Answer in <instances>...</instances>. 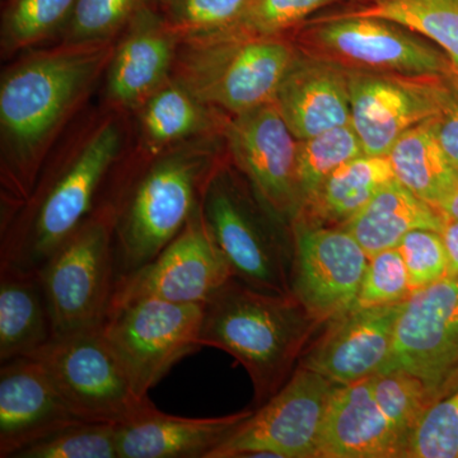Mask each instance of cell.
<instances>
[{"mask_svg": "<svg viewBox=\"0 0 458 458\" xmlns=\"http://www.w3.org/2000/svg\"><path fill=\"white\" fill-rule=\"evenodd\" d=\"M411 293L408 269L396 247L370 256L360 293L352 307L367 309L401 303Z\"/></svg>", "mask_w": 458, "mask_h": 458, "instance_id": "36", "label": "cell"}, {"mask_svg": "<svg viewBox=\"0 0 458 458\" xmlns=\"http://www.w3.org/2000/svg\"><path fill=\"white\" fill-rule=\"evenodd\" d=\"M426 382L433 403L458 385V276L412 292L403 302L386 370Z\"/></svg>", "mask_w": 458, "mask_h": 458, "instance_id": "13", "label": "cell"}, {"mask_svg": "<svg viewBox=\"0 0 458 458\" xmlns=\"http://www.w3.org/2000/svg\"><path fill=\"white\" fill-rule=\"evenodd\" d=\"M150 0H75L73 12L63 30L64 44H99L116 41L132 18Z\"/></svg>", "mask_w": 458, "mask_h": 458, "instance_id": "32", "label": "cell"}, {"mask_svg": "<svg viewBox=\"0 0 458 458\" xmlns=\"http://www.w3.org/2000/svg\"><path fill=\"white\" fill-rule=\"evenodd\" d=\"M438 210L445 218L458 221V181L454 188L451 190L450 194L447 195V198L439 205Z\"/></svg>", "mask_w": 458, "mask_h": 458, "instance_id": "41", "label": "cell"}, {"mask_svg": "<svg viewBox=\"0 0 458 458\" xmlns=\"http://www.w3.org/2000/svg\"><path fill=\"white\" fill-rule=\"evenodd\" d=\"M403 302L367 309L352 307L334 318L301 367L336 385L352 384L381 372L390 358Z\"/></svg>", "mask_w": 458, "mask_h": 458, "instance_id": "18", "label": "cell"}, {"mask_svg": "<svg viewBox=\"0 0 458 458\" xmlns=\"http://www.w3.org/2000/svg\"><path fill=\"white\" fill-rule=\"evenodd\" d=\"M291 293L315 321H333L360 293L369 256L343 227L292 222Z\"/></svg>", "mask_w": 458, "mask_h": 458, "instance_id": "14", "label": "cell"}, {"mask_svg": "<svg viewBox=\"0 0 458 458\" xmlns=\"http://www.w3.org/2000/svg\"><path fill=\"white\" fill-rule=\"evenodd\" d=\"M179 45L180 36L150 0L114 44L106 69L110 101L138 110L171 80Z\"/></svg>", "mask_w": 458, "mask_h": 458, "instance_id": "19", "label": "cell"}, {"mask_svg": "<svg viewBox=\"0 0 458 458\" xmlns=\"http://www.w3.org/2000/svg\"><path fill=\"white\" fill-rule=\"evenodd\" d=\"M274 102L297 140L349 125V72L297 51Z\"/></svg>", "mask_w": 458, "mask_h": 458, "instance_id": "20", "label": "cell"}, {"mask_svg": "<svg viewBox=\"0 0 458 458\" xmlns=\"http://www.w3.org/2000/svg\"><path fill=\"white\" fill-rule=\"evenodd\" d=\"M84 421L59 393L44 366L32 357L0 367V457L13 458L45 437Z\"/></svg>", "mask_w": 458, "mask_h": 458, "instance_id": "17", "label": "cell"}, {"mask_svg": "<svg viewBox=\"0 0 458 458\" xmlns=\"http://www.w3.org/2000/svg\"><path fill=\"white\" fill-rule=\"evenodd\" d=\"M405 442L377 403L369 377L336 386L328 401L316 457H405Z\"/></svg>", "mask_w": 458, "mask_h": 458, "instance_id": "21", "label": "cell"}, {"mask_svg": "<svg viewBox=\"0 0 458 458\" xmlns=\"http://www.w3.org/2000/svg\"><path fill=\"white\" fill-rule=\"evenodd\" d=\"M53 336L38 271L0 267V363L31 357Z\"/></svg>", "mask_w": 458, "mask_h": 458, "instance_id": "24", "label": "cell"}, {"mask_svg": "<svg viewBox=\"0 0 458 458\" xmlns=\"http://www.w3.org/2000/svg\"><path fill=\"white\" fill-rule=\"evenodd\" d=\"M119 123L106 122L65 164L38 181L2 229L0 267L38 271L98 207L99 192L122 152Z\"/></svg>", "mask_w": 458, "mask_h": 458, "instance_id": "3", "label": "cell"}, {"mask_svg": "<svg viewBox=\"0 0 458 458\" xmlns=\"http://www.w3.org/2000/svg\"><path fill=\"white\" fill-rule=\"evenodd\" d=\"M254 410L216 418H183L153 405L117 424L119 458H209Z\"/></svg>", "mask_w": 458, "mask_h": 458, "instance_id": "22", "label": "cell"}, {"mask_svg": "<svg viewBox=\"0 0 458 458\" xmlns=\"http://www.w3.org/2000/svg\"><path fill=\"white\" fill-rule=\"evenodd\" d=\"M369 379L379 409L408 448L410 438L433 405L426 382L403 369L379 372Z\"/></svg>", "mask_w": 458, "mask_h": 458, "instance_id": "31", "label": "cell"}, {"mask_svg": "<svg viewBox=\"0 0 458 458\" xmlns=\"http://www.w3.org/2000/svg\"><path fill=\"white\" fill-rule=\"evenodd\" d=\"M393 180L394 174L387 156L357 157L325 181L293 222L342 225Z\"/></svg>", "mask_w": 458, "mask_h": 458, "instance_id": "26", "label": "cell"}, {"mask_svg": "<svg viewBox=\"0 0 458 458\" xmlns=\"http://www.w3.org/2000/svg\"><path fill=\"white\" fill-rule=\"evenodd\" d=\"M441 234L448 254V276H458V221L445 218Z\"/></svg>", "mask_w": 458, "mask_h": 458, "instance_id": "40", "label": "cell"}, {"mask_svg": "<svg viewBox=\"0 0 458 458\" xmlns=\"http://www.w3.org/2000/svg\"><path fill=\"white\" fill-rule=\"evenodd\" d=\"M38 274L49 304L53 337L101 328L116 283L113 208L99 204Z\"/></svg>", "mask_w": 458, "mask_h": 458, "instance_id": "7", "label": "cell"}, {"mask_svg": "<svg viewBox=\"0 0 458 458\" xmlns=\"http://www.w3.org/2000/svg\"><path fill=\"white\" fill-rule=\"evenodd\" d=\"M445 221V216L438 209L394 179L339 227L346 229L370 258L385 250L396 249L415 229L441 233Z\"/></svg>", "mask_w": 458, "mask_h": 458, "instance_id": "25", "label": "cell"}, {"mask_svg": "<svg viewBox=\"0 0 458 458\" xmlns=\"http://www.w3.org/2000/svg\"><path fill=\"white\" fill-rule=\"evenodd\" d=\"M339 2L342 0H251L238 25L259 35H289L316 12Z\"/></svg>", "mask_w": 458, "mask_h": 458, "instance_id": "37", "label": "cell"}, {"mask_svg": "<svg viewBox=\"0 0 458 458\" xmlns=\"http://www.w3.org/2000/svg\"><path fill=\"white\" fill-rule=\"evenodd\" d=\"M289 36L302 55L349 72L454 75L441 47L381 18L324 14Z\"/></svg>", "mask_w": 458, "mask_h": 458, "instance_id": "8", "label": "cell"}, {"mask_svg": "<svg viewBox=\"0 0 458 458\" xmlns=\"http://www.w3.org/2000/svg\"><path fill=\"white\" fill-rule=\"evenodd\" d=\"M363 155V146L352 123L298 140L295 182L300 210L337 168Z\"/></svg>", "mask_w": 458, "mask_h": 458, "instance_id": "29", "label": "cell"}, {"mask_svg": "<svg viewBox=\"0 0 458 458\" xmlns=\"http://www.w3.org/2000/svg\"><path fill=\"white\" fill-rule=\"evenodd\" d=\"M75 0H3L0 44L11 55L62 35Z\"/></svg>", "mask_w": 458, "mask_h": 458, "instance_id": "30", "label": "cell"}, {"mask_svg": "<svg viewBox=\"0 0 458 458\" xmlns=\"http://www.w3.org/2000/svg\"><path fill=\"white\" fill-rule=\"evenodd\" d=\"M101 328L53 337L31 357L40 361L82 420L120 424L152 401L137 393Z\"/></svg>", "mask_w": 458, "mask_h": 458, "instance_id": "10", "label": "cell"}, {"mask_svg": "<svg viewBox=\"0 0 458 458\" xmlns=\"http://www.w3.org/2000/svg\"><path fill=\"white\" fill-rule=\"evenodd\" d=\"M231 278V269L205 225L200 204L188 225L153 260L116 280L111 307L140 298L205 304Z\"/></svg>", "mask_w": 458, "mask_h": 458, "instance_id": "15", "label": "cell"}, {"mask_svg": "<svg viewBox=\"0 0 458 458\" xmlns=\"http://www.w3.org/2000/svg\"><path fill=\"white\" fill-rule=\"evenodd\" d=\"M336 384L301 367L209 458H311Z\"/></svg>", "mask_w": 458, "mask_h": 458, "instance_id": "12", "label": "cell"}, {"mask_svg": "<svg viewBox=\"0 0 458 458\" xmlns=\"http://www.w3.org/2000/svg\"><path fill=\"white\" fill-rule=\"evenodd\" d=\"M114 41L62 44L9 66L0 82L2 182L5 203L22 207L54 135L113 56Z\"/></svg>", "mask_w": 458, "mask_h": 458, "instance_id": "1", "label": "cell"}, {"mask_svg": "<svg viewBox=\"0 0 458 458\" xmlns=\"http://www.w3.org/2000/svg\"><path fill=\"white\" fill-rule=\"evenodd\" d=\"M454 78L457 81L458 83V69H454Z\"/></svg>", "mask_w": 458, "mask_h": 458, "instance_id": "42", "label": "cell"}, {"mask_svg": "<svg viewBox=\"0 0 458 458\" xmlns=\"http://www.w3.org/2000/svg\"><path fill=\"white\" fill-rule=\"evenodd\" d=\"M204 304L140 298L111 307L102 335L141 397L172 367L201 348Z\"/></svg>", "mask_w": 458, "mask_h": 458, "instance_id": "9", "label": "cell"}, {"mask_svg": "<svg viewBox=\"0 0 458 458\" xmlns=\"http://www.w3.org/2000/svg\"><path fill=\"white\" fill-rule=\"evenodd\" d=\"M141 140L158 156L188 141L223 134L228 116L199 99L174 77L140 108Z\"/></svg>", "mask_w": 458, "mask_h": 458, "instance_id": "23", "label": "cell"}, {"mask_svg": "<svg viewBox=\"0 0 458 458\" xmlns=\"http://www.w3.org/2000/svg\"><path fill=\"white\" fill-rule=\"evenodd\" d=\"M327 16L390 21L441 47L458 69V0H358Z\"/></svg>", "mask_w": 458, "mask_h": 458, "instance_id": "28", "label": "cell"}, {"mask_svg": "<svg viewBox=\"0 0 458 458\" xmlns=\"http://www.w3.org/2000/svg\"><path fill=\"white\" fill-rule=\"evenodd\" d=\"M222 137L256 197L280 221L293 222L300 210L295 182L298 140L276 102L228 116Z\"/></svg>", "mask_w": 458, "mask_h": 458, "instance_id": "16", "label": "cell"}, {"mask_svg": "<svg viewBox=\"0 0 458 458\" xmlns=\"http://www.w3.org/2000/svg\"><path fill=\"white\" fill-rule=\"evenodd\" d=\"M181 38L218 31L241 22L251 0H152Z\"/></svg>", "mask_w": 458, "mask_h": 458, "instance_id": "34", "label": "cell"}, {"mask_svg": "<svg viewBox=\"0 0 458 458\" xmlns=\"http://www.w3.org/2000/svg\"><path fill=\"white\" fill-rule=\"evenodd\" d=\"M438 119L409 129L387 153L394 179L436 209L458 181V171L439 143Z\"/></svg>", "mask_w": 458, "mask_h": 458, "instance_id": "27", "label": "cell"}, {"mask_svg": "<svg viewBox=\"0 0 458 458\" xmlns=\"http://www.w3.org/2000/svg\"><path fill=\"white\" fill-rule=\"evenodd\" d=\"M295 56L291 36L236 25L181 38L172 77L205 104L236 116L274 101Z\"/></svg>", "mask_w": 458, "mask_h": 458, "instance_id": "5", "label": "cell"}, {"mask_svg": "<svg viewBox=\"0 0 458 458\" xmlns=\"http://www.w3.org/2000/svg\"><path fill=\"white\" fill-rule=\"evenodd\" d=\"M438 140L445 155L458 171V96L438 119Z\"/></svg>", "mask_w": 458, "mask_h": 458, "instance_id": "39", "label": "cell"}, {"mask_svg": "<svg viewBox=\"0 0 458 458\" xmlns=\"http://www.w3.org/2000/svg\"><path fill=\"white\" fill-rule=\"evenodd\" d=\"M13 458H119L117 424L80 421L32 443Z\"/></svg>", "mask_w": 458, "mask_h": 458, "instance_id": "33", "label": "cell"}, {"mask_svg": "<svg viewBox=\"0 0 458 458\" xmlns=\"http://www.w3.org/2000/svg\"><path fill=\"white\" fill-rule=\"evenodd\" d=\"M214 137L153 157L107 201L114 212L116 280L153 260L200 207L205 185L219 165Z\"/></svg>", "mask_w": 458, "mask_h": 458, "instance_id": "2", "label": "cell"}, {"mask_svg": "<svg viewBox=\"0 0 458 458\" xmlns=\"http://www.w3.org/2000/svg\"><path fill=\"white\" fill-rule=\"evenodd\" d=\"M311 321L293 295L267 293L231 278L204 304L200 344L245 367L260 406L284 385Z\"/></svg>", "mask_w": 458, "mask_h": 458, "instance_id": "4", "label": "cell"}, {"mask_svg": "<svg viewBox=\"0 0 458 458\" xmlns=\"http://www.w3.org/2000/svg\"><path fill=\"white\" fill-rule=\"evenodd\" d=\"M201 213L214 243L233 278L267 293L292 295V254L274 223H283L250 186L238 185L221 164L210 174Z\"/></svg>", "mask_w": 458, "mask_h": 458, "instance_id": "6", "label": "cell"}, {"mask_svg": "<svg viewBox=\"0 0 458 458\" xmlns=\"http://www.w3.org/2000/svg\"><path fill=\"white\" fill-rule=\"evenodd\" d=\"M406 269L411 292L426 288L448 276V254L439 232L415 229L397 246Z\"/></svg>", "mask_w": 458, "mask_h": 458, "instance_id": "38", "label": "cell"}, {"mask_svg": "<svg viewBox=\"0 0 458 458\" xmlns=\"http://www.w3.org/2000/svg\"><path fill=\"white\" fill-rule=\"evenodd\" d=\"M349 93L364 155L387 156L403 132L451 107L458 83L447 74L349 72Z\"/></svg>", "mask_w": 458, "mask_h": 458, "instance_id": "11", "label": "cell"}, {"mask_svg": "<svg viewBox=\"0 0 458 458\" xmlns=\"http://www.w3.org/2000/svg\"><path fill=\"white\" fill-rule=\"evenodd\" d=\"M405 457L458 458V385L428 409Z\"/></svg>", "mask_w": 458, "mask_h": 458, "instance_id": "35", "label": "cell"}]
</instances>
